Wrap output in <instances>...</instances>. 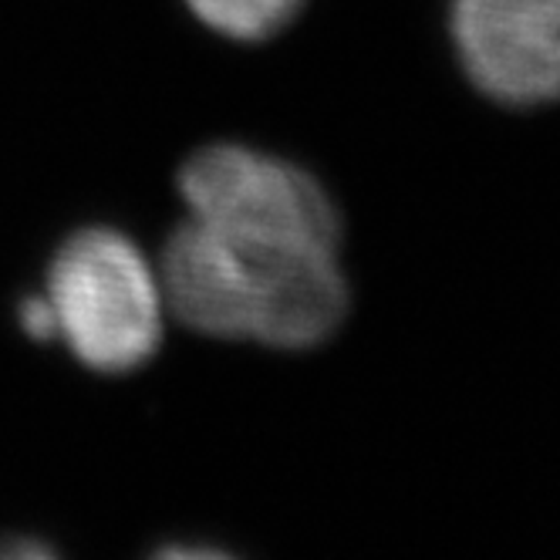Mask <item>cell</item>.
Here are the masks:
<instances>
[{"label": "cell", "mask_w": 560, "mask_h": 560, "mask_svg": "<svg viewBox=\"0 0 560 560\" xmlns=\"http://www.w3.org/2000/svg\"><path fill=\"white\" fill-rule=\"evenodd\" d=\"M186 217L223 233H254L341 247V217L328 189L288 159L217 142L179 170Z\"/></svg>", "instance_id": "cell-3"}, {"label": "cell", "mask_w": 560, "mask_h": 560, "mask_svg": "<svg viewBox=\"0 0 560 560\" xmlns=\"http://www.w3.org/2000/svg\"><path fill=\"white\" fill-rule=\"evenodd\" d=\"M196 21L230 42L257 45L284 31L304 8V0H186Z\"/></svg>", "instance_id": "cell-5"}, {"label": "cell", "mask_w": 560, "mask_h": 560, "mask_svg": "<svg viewBox=\"0 0 560 560\" xmlns=\"http://www.w3.org/2000/svg\"><path fill=\"white\" fill-rule=\"evenodd\" d=\"M469 85L506 108L560 102V0H450Z\"/></svg>", "instance_id": "cell-4"}, {"label": "cell", "mask_w": 560, "mask_h": 560, "mask_svg": "<svg viewBox=\"0 0 560 560\" xmlns=\"http://www.w3.org/2000/svg\"><path fill=\"white\" fill-rule=\"evenodd\" d=\"M166 314L196 335L277 351L325 345L348 317L341 247L183 220L155 264Z\"/></svg>", "instance_id": "cell-1"}, {"label": "cell", "mask_w": 560, "mask_h": 560, "mask_svg": "<svg viewBox=\"0 0 560 560\" xmlns=\"http://www.w3.org/2000/svg\"><path fill=\"white\" fill-rule=\"evenodd\" d=\"M55 341L98 375H129L163 345L166 298L155 264L112 226L71 233L42 291Z\"/></svg>", "instance_id": "cell-2"}]
</instances>
